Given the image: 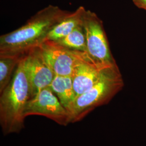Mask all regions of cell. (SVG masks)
Returning <instances> with one entry per match:
<instances>
[{
  "mask_svg": "<svg viewBox=\"0 0 146 146\" xmlns=\"http://www.w3.org/2000/svg\"><path fill=\"white\" fill-rule=\"evenodd\" d=\"M70 13L56 5L44 7L24 25L0 36V55H22L39 47L52 28Z\"/></svg>",
  "mask_w": 146,
  "mask_h": 146,
  "instance_id": "obj_1",
  "label": "cell"
},
{
  "mask_svg": "<svg viewBox=\"0 0 146 146\" xmlns=\"http://www.w3.org/2000/svg\"><path fill=\"white\" fill-rule=\"evenodd\" d=\"M102 70L90 61H84L75 67L72 78L76 97L88 90L96 83Z\"/></svg>",
  "mask_w": 146,
  "mask_h": 146,
  "instance_id": "obj_8",
  "label": "cell"
},
{
  "mask_svg": "<svg viewBox=\"0 0 146 146\" xmlns=\"http://www.w3.org/2000/svg\"><path fill=\"white\" fill-rule=\"evenodd\" d=\"M83 27L85 32L87 56L100 70L117 66L110 48L103 22L94 12L86 10Z\"/></svg>",
  "mask_w": 146,
  "mask_h": 146,
  "instance_id": "obj_4",
  "label": "cell"
},
{
  "mask_svg": "<svg viewBox=\"0 0 146 146\" xmlns=\"http://www.w3.org/2000/svg\"><path fill=\"white\" fill-rule=\"evenodd\" d=\"M56 42L69 49L87 54L86 38L83 26L78 27L67 36Z\"/></svg>",
  "mask_w": 146,
  "mask_h": 146,
  "instance_id": "obj_12",
  "label": "cell"
},
{
  "mask_svg": "<svg viewBox=\"0 0 146 146\" xmlns=\"http://www.w3.org/2000/svg\"><path fill=\"white\" fill-rule=\"evenodd\" d=\"M39 47L55 75L72 77L77 66L90 61L85 53L69 49L54 41H46Z\"/></svg>",
  "mask_w": 146,
  "mask_h": 146,
  "instance_id": "obj_5",
  "label": "cell"
},
{
  "mask_svg": "<svg viewBox=\"0 0 146 146\" xmlns=\"http://www.w3.org/2000/svg\"><path fill=\"white\" fill-rule=\"evenodd\" d=\"M25 57L26 55L16 68L10 82L0 93V125L4 135L19 133L25 127V110L31 99Z\"/></svg>",
  "mask_w": 146,
  "mask_h": 146,
  "instance_id": "obj_2",
  "label": "cell"
},
{
  "mask_svg": "<svg viewBox=\"0 0 146 146\" xmlns=\"http://www.w3.org/2000/svg\"><path fill=\"white\" fill-rule=\"evenodd\" d=\"M25 55H0V93L10 82L16 68Z\"/></svg>",
  "mask_w": 146,
  "mask_h": 146,
  "instance_id": "obj_11",
  "label": "cell"
},
{
  "mask_svg": "<svg viewBox=\"0 0 146 146\" xmlns=\"http://www.w3.org/2000/svg\"><path fill=\"white\" fill-rule=\"evenodd\" d=\"M40 115L66 126L70 123L67 110L61 104L49 86L42 89L28 101L25 110V116Z\"/></svg>",
  "mask_w": 146,
  "mask_h": 146,
  "instance_id": "obj_6",
  "label": "cell"
},
{
  "mask_svg": "<svg viewBox=\"0 0 146 146\" xmlns=\"http://www.w3.org/2000/svg\"><path fill=\"white\" fill-rule=\"evenodd\" d=\"M49 87L68 112L76 98L72 78L55 75Z\"/></svg>",
  "mask_w": 146,
  "mask_h": 146,
  "instance_id": "obj_10",
  "label": "cell"
},
{
  "mask_svg": "<svg viewBox=\"0 0 146 146\" xmlns=\"http://www.w3.org/2000/svg\"><path fill=\"white\" fill-rule=\"evenodd\" d=\"M86 11L84 7L80 6L76 11L70 12L52 28L47 35L44 41H58L67 36L78 27L83 26L84 14Z\"/></svg>",
  "mask_w": 146,
  "mask_h": 146,
  "instance_id": "obj_9",
  "label": "cell"
},
{
  "mask_svg": "<svg viewBox=\"0 0 146 146\" xmlns=\"http://www.w3.org/2000/svg\"><path fill=\"white\" fill-rule=\"evenodd\" d=\"M134 4L139 8L146 11V0H132Z\"/></svg>",
  "mask_w": 146,
  "mask_h": 146,
  "instance_id": "obj_13",
  "label": "cell"
},
{
  "mask_svg": "<svg viewBox=\"0 0 146 146\" xmlns=\"http://www.w3.org/2000/svg\"><path fill=\"white\" fill-rule=\"evenodd\" d=\"M123 87L117 66L104 69L96 83L75 100L68 111L70 123L81 121L96 108L109 103Z\"/></svg>",
  "mask_w": 146,
  "mask_h": 146,
  "instance_id": "obj_3",
  "label": "cell"
},
{
  "mask_svg": "<svg viewBox=\"0 0 146 146\" xmlns=\"http://www.w3.org/2000/svg\"><path fill=\"white\" fill-rule=\"evenodd\" d=\"M25 64L31 86V98L42 89L49 86L55 74L39 47L34 48L27 52Z\"/></svg>",
  "mask_w": 146,
  "mask_h": 146,
  "instance_id": "obj_7",
  "label": "cell"
}]
</instances>
